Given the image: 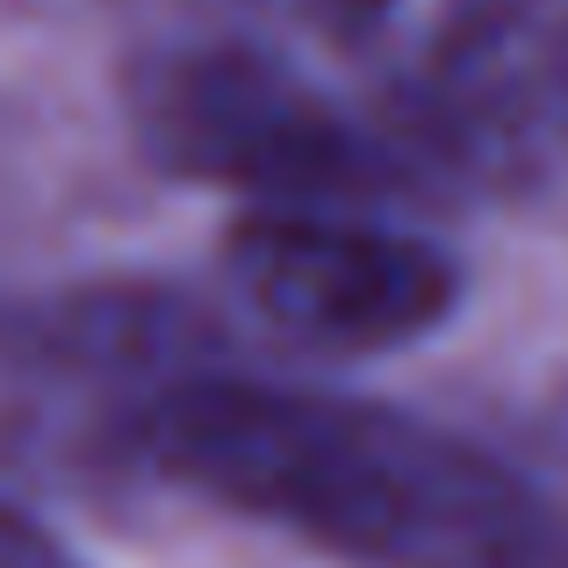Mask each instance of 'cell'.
Wrapping results in <instances>:
<instances>
[{
  "label": "cell",
  "mask_w": 568,
  "mask_h": 568,
  "mask_svg": "<svg viewBox=\"0 0 568 568\" xmlns=\"http://www.w3.org/2000/svg\"><path fill=\"white\" fill-rule=\"evenodd\" d=\"M159 475L367 568H568L526 475L446 425L288 382L194 375L138 410Z\"/></svg>",
  "instance_id": "6da1fadb"
},
{
  "label": "cell",
  "mask_w": 568,
  "mask_h": 568,
  "mask_svg": "<svg viewBox=\"0 0 568 568\" xmlns=\"http://www.w3.org/2000/svg\"><path fill=\"white\" fill-rule=\"evenodd\" d=\"M144 152L166 173L266 194L274 209H403L432 202L439 173L396 138L338 109L324 87L245 43L159 51L130 80Z\"/></svg>",
  "instance_id": "7a4b0ae2"
},
{
  "label": "cell",
  "mask_w": 568,
  "mask_h": 568,
  "mask_svg": "<svg viewBox=\"0 0 568 568\" xmlns=\"http://www.w3.org/2000/svg\"><path fill=\"white\" fill-rule=\"evenodd\" d=\"M231 288L266 332L317 353H382L454 317L460 266L367 209H260L231 231Z\"/></svg>",
  "instance_id": "3957f363"
},
{
  "label": "cell",
  "mask_w": 568,
  "mask_h": 568,
  "mask_svg": "<svg viewBox=\"0 0 568 568\" xmlns=\"http://www.w3.org/2000/svg\"><path fill=\"white\" fill-rule=\"evenodd\" d=\"M518 115H526L532 173H540L547 159H568V8H526V80H518Z\"/></svg>",
  "instance_id": "277c9868"
},
{
  "label": "cell",
  "mask_w": 568,
  "mask_h": 568,
  "mask_svg": "<svg viewBox=\"0 0 568 568\" xmlns=\"http://www.w3.org/2000/svg\"><path fill=\"white\" fill-rule=\"evenodd\" d=\"M0 568H80V561H72L37 518H22V511L0 504Z\"/></svg>",
  "instance_id": "5b68a950"
}]
</instances>
